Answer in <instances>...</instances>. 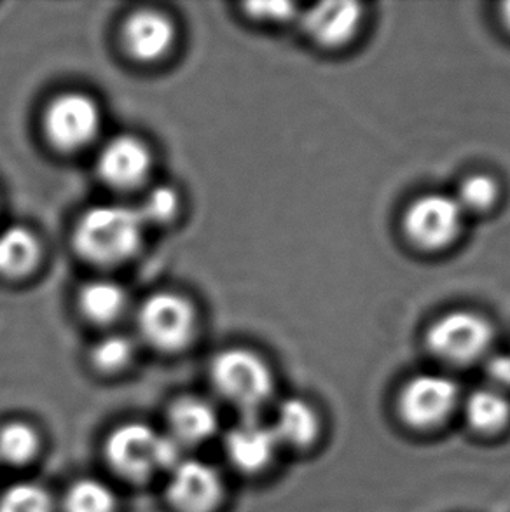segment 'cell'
Returning <instances> with one entry per match:
<instances>
[{
    "mask_svg": "<svg viewBox=\"0 0 510 512\" xmlns=\"http://www.w3.org/2000/svg\"><path fill=\"white\" fill-rule=\"evenodd\" d=\"M112 471L142 483L159 472H170L184 458V448L173 437L144 422H126L112 430L104 444Z\"/></svg>",
    "mask_w": 510,
    "mask_h": 512,
    "instance_id": "cell-1",
    "label": "cell"
},
{
    "mask_svg": "<svg viewBox=\"0 0 510 512\" xmlns=\"http://www.w3.org/2000/svg\"><path fill=\"white\" fill-rule=\"evenodd\" d=\"M463 413L474 432L495 436L509 427V397L498 388H477L463 402Z\"/></svg>",
    "mask_w": 510,
    "mask_h": 512,
    "instance_id": "cell-16",
    "label": "cell"
},
{
    "mask_svg": "<svg viewBox=\"0 0 510 512\" xmlns=\"http://www.w3.org/2000/svg\"><path fill=\"white\" fill-rule=\"evenodd\" d=\"M41 259V245L23 226H11L0 231V275L25 277Z\"/></svg>",
    "mask_w": 510,
    "mask_h": 512,
    "instance_id": "cell-17",
    "label": "cell"
},
{
    "mask_svg": "<svg viewBox=\"0 0 510 512\" xmlns=\"http://www.w3.org/2000/svg\"><path fill=\"white\" fill-rule=\"evenodd\" d=\"M102 126L97 102L83 93H63L44 112V132L60 151H77L90 146Z\"/></svg>",
    "mask_w": 510,
    "mask_h": 512,
    "instance_id": "cell-7",
    "label": "cell"
},
{
    "mask_svg": "<svg viewBox=\"0 0 510 512\" xmlns=\"http://www.w3.org/2000/svg\"><path fill=\"white\" fill-rule=\"evenodd\" d=\"M463 212H486L498 200V184L490 175L477 173L465 179L455 196Z\"/></svg>",
    "mask_w": 510,
    "mask_h": 512,
    "instance_id": "cell-23",
    "label": "cell"
},
{
    "mask_svg": "<svg viewBox=\"0 0 510 512\" xmlns=\"http://www.w3.org/2000/svg\"><path fill=\"white\" fill-rule=\"evenodd\" d=\"M133 353L135 346L130 338L123 334H109L93 346L91 362L104 373H118L130 364Z\"/></svg>",
    "mask_w": 510,
    "mask_h": 512,
    "instance_id": "cell-22",
    "label": "cell"
},
{
    "mask_svg": "<svg viewBox=\"0 0 510 512\" xmlns=\"http://www.w3.org/2000/svg\"><path fill=\"white\" fill-rule=\"evenodd\" d=\"M252 18L266 21H285L292 18L296 14V6L289 2H257V4H249L247 6Z\"/></svg>",
    "mask_w": 510,
    "mask_h": 512,
    "instance_id": "cell-25",
    "label": "cell"
},
{
    "mask_svg": "<svg viewBox=\"0 0 510 512\" xmlns=\"http://www.w3.org/2000/svg\"><path fill=\"white\" fill-rule=\"evenodd\" d=\"M486 371H488L491 381L495 383V388L502 390V392L510 388V355L502 353V355L493 357L488 362Z\"/></svg>",
    "mask_w": 510,
    "mask_h": 512,
    "instance_id": "cell-26",
    "label": "cell"
},
{
    "mask_svg": "<svg viewBox=\"0 0 510 512\" xmlns=\"http://www.w3.org/2000/svg\"><path fill=\"white\" fill-rule=\"evenodd\" d=\"M280 446L287 444L292 448H310L322 432V420L317 409L310 402L290 397L276 409L275 422L271 423Z\"/></svg>",
    "mask_w": 510,
    "mask_h": 512,
    "instance_id": "cell-15",
    "label": "cell"
},
{
    "mask_svg": "<svg viewBox=\"0 0 510 512\" xmlns=\"http://www.w3.org/2000/svg\"><path fill=\"white\" fill-rule=\"evenodd\" d=\"M0 512H55V500L44 486L16 483L0 493Z\"/></svg>",
    "mask_w": 510,
    "mask_h": 512,
    "instance_id": "cell-21",
    "label": "cell"
},
{
    "mask_svg": "<svg viewBox=\"0 0 510 512\" xmlns=\"http://www.w3.org/2000/svg\"><path fill=\"white\" fill-rule=\"evenodd\" d=\"M362 18V6L357 2H325L303 14V28L320 46L339 48L359 32Z\"/></svg>",
    "mask_w": 510,
    "mask_h": 512,
    "instance_id": "cell-12",
    "label": "cell"
},
{
    "mask_svg": "<svg viewBox=\"0 0 510 512\" xmlns=\"http://www.w3.org/2000/svg\"><path fill=\"white\" fill-rule=\"evenodd\" d=\"M152 156L142 140L119 135L105 144L98 156V172L112 187L131 189L149 177Z\"/></svg>",
    "mask_w": 510,
    "mask_h": 512,
    "instance_id": "cell-11",
    "label": "cell"
},
{
    "mask_svg": "<svg viewBox=\"0 0 510 512\" xmlns=\"http://www.w3.org/2000/svg\"><path fill=\"white\" fill-rule=\"evenodd\" d=\"M493 341L488 320L472 312H451L428 329L427 345L435 357L465 366L481 359Z\"/></svg>",
    "mask_w": 510,
    "mask_h": 512,
    "instance_id": "cell-6",
    "label": "cell"
},
{
    "mask_svg": "<svg viewBox=\"0 0 510 512\" xmlns=\"http://www.w3.org/2000/svg\"><path fill=\"white\" fill-rule=\"evenodd\" d=\"M79 306L88 319L107 324L125 310L126 294L121 285L100 278L84 285L79 292Z\"/></svg>",
    "mask_w": 510,
    "mask_h": 512,
    "instance_id": "cell-18",
    "label": "cell"
},
{
    "mask_svg": "<svg viewBox=\"0 0 510 512\" xmlns=\"http://www.w3.org/2000/svg\"><path fill=\"white\" fill-rule=\"evenodd\" d=\"M210 378L222 399L254 416L275 392L268 364L247 348H229L219 353L210 366Z\"/></svg>",
    "mask_w": 510,
    "mask_h": 512,
    "instance_id": "cell-3",
    "label": "cell"
},
{
    "mask_svg": "<svg viewBox=\"0 0 510 512\" xmlns=\"http://www.w3.org/2000/svg\"><path fill=\"white\" fill-rule=\"evenodd\" d=\"M219 430V415L200 397H182L168 409V436L182 448L207 443Z\"/></svg>",
    "mask_w": 510,
    "mask_h": 512,
    "instance_id": "cell-14",
    "label": "cell"
},
{
    "mask_svg": "<svg viewBox=\"0 0 510 512\" xmlns=\"http://www.w3.org/2000/svg\"><path fill=\"white\" fill-rule=\"evenodd\" d=\"M39 451L41 437L30 423L16 420L0 427V464L20 467L32 462Z\"/></svg>",
    "mask_w": 510,
    "mask_h": 512,
    "instance_id": "cell-20",
    "label": "cell"
},
{
    "mask_svg": "<svg viewBox=\"0 0 510 512\" xmlns=\"http://www.w3.org/2000/svg\"><path fill=\"white\" fill-rule=\"evenodd\" d=\"M138 329L149 345L177 352L191 341L196 327L193 305L175 292H156L138 310Z\"/></svg>",
    "mask_w": 510,
    "mask_h": 512,
    "instance_id": "cell-5",
    "label": "cell"
},
{
    "mask_svg": "<svg viewBox=\"0 0 510 512\" xmlns=\"http://www.w3.org/2000/svg\"><path fill=\"white\" fill-rule=\"evenodd\" d=\"M63 512H116L118 495L100 479L83 478L65 492Z\"/></svg>",
    "mask_w": 510,
    "mask_h": 512,
    "instance_id": "cell-19",
    "label": "cell"
},
{
    "mask_svg": "<svg viewBox=\"0 0 510 512\" xmlns=\"http://www.w3.org/2000/svg\"><path fill=\"white\" fill-rule=\"evenodd\" d=\"M123 44L138 62H156L170 53L175 44V27L158 11H137L123 27Z\"/></svg>",
    "mask_w": 510,
    "mask_h": 512,
    "instance_id": "cell-13",
    "label": "cell"
},
{
    "mask_svg": "<svg viewBox=\"0 0 510 512\" xmlns=\"http://www.w3.org/2000/svg\"><path fill=\"white\" fill-rule=\"evenodd\" d=\"M145 222L137 208L98 205L86 212L74 231L76 249L97 264L125 263L137 254L144 238Z\"/></svg>",
    "mask_w": 510,
    "mask_h": 512,
    "instance_id": "cell-2",
    "label": "cell"
},
{
    "mask_svg": "<svg viewBox=\"0 0 510 512\" xmlns=\"http://www.w3.org/2000/svg\"><path fill=\"white\" fill-rule=\"evenodd\" d=\"M224 499V481L214 465L182 458L168 472L166 500L177 512H214Z\"/></svg>",
    "mask_w": 510,
    "mask_h": 512,
    "instance_id": "cell-9",
    "label": "cell"
},
{
    "mask_svg": "<svg viewBox=\"0 0 510 512\" xmlns=\"http://www.w3.org/2000/svg\"><path fill=\"white\" fill-rule=\"evenodd\" d=\"M463 215L455 196L425 194L407 208L404 229L409 240L421 249H444L460 235Z\"/></svg>",
    "mask_w": 510,
    "mask_h": 512,
    "instance_id": "cell-8",
    "label": "cell"
},
{
    "mask_svg": "<svg viewBox=\"0 0 510 512\" xmlns=\"http://www.w3.org/2000/svg\"><path fill=\"white\" fill-rule=\"evenodd\" d=\"M462 399L460 387L444 374H418L399 394V413L413 429L439 427L455 413Z\"/></svg>",
    "mask_w": 510,
    "mask_h": 512,
    "instance_id": "cell-4",
    "label": "cell"
},
{
    "mask_svg": "<svg viewBox=\"0 0 510 512\" xmlns=\"http://www.w3.org/2000/svg\"><path fill=\"white\" fill-rule=\"evenodd\" d=\"M502 21H504L505 27L510 30V2H505L502 6Z\"/></svg>",
    "mask_w": 510,
    "mask_h": 512,
    "instance_id": "cell-27",
    "label": "cell"
},
{
    "mask_svg": "<svg viewBox=\"0 0 510 512\" xmlns=\"http://www.w3.org/2000/svg\"><path fill=\"white\" fill-rule=\"evenodd\" d=\"M280 443L271 423L257 420L249 416L229 430L224 439V451L229 462L235 465L238 471L247 474H257L266 471L273 464Z\"/></svg>",
    "mask_w": 510,
    "mask_h": 512,
    "instance_id": "cell-10",
    "label": "cell"
},
{
    "mask_svg": "<svg viewBox=\"0 0 510 512\" xmlns=\"http://www.w3.org/2000/svg\"><path fill=\"white\" fill-rule=\"evenodd\" d=\"M142 221L147 224H165L172 221L179 210V196L172 187L156 186L145 196L142 205L137 208Z\"/></svg>",
    "mask_w": 510,
    "mask_h": 512,
    "instance_id": "cell-24",
    "label": "cell"
}]
</instances>
